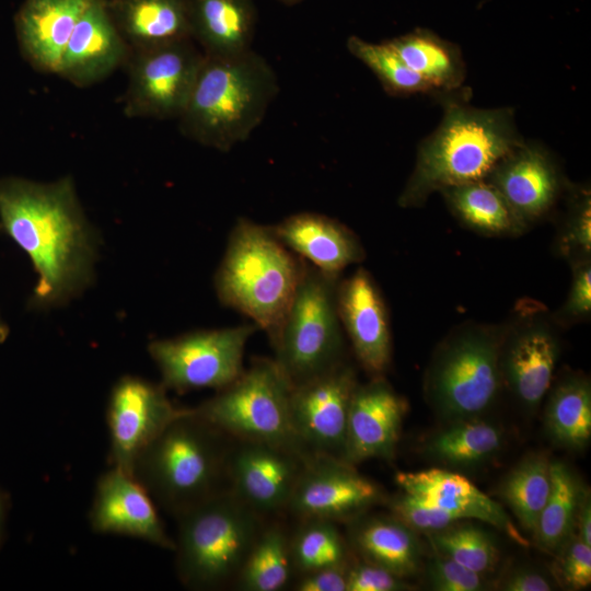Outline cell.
Segmentation results:
<instances>
[{"label":"cell","mask_w":591,"mask_h":591,"mask_svg":"<svg viewBox=\"0 0 591 591\" xmlns=\"http://www.w3.org/2000/svg\"><path fill=\"white\" fill-rule=\"evenodd\" d=\"M0 220L37 273L35 304H62L91 283L97 241L71 177L53 183L1 179Z\"/></svg>","instance_id":"obj_1"},{"label":"cell","mask_w":591,"mask_h":591,"mask_svg":"<svg viewBox=\"0 0 591 591\" xmlns=\"http://www.w3.org/2000/svg\"><path fill=\"white\" fill-rule=\"evenodd\" d=\"M442 101V120L419 146L414 171L398 197L401 207H417L434 192L485 179L524 142L510 108L482 109L453 97Z\"/></svg>","instance_id":"obj_2"},{"label":"cell","mask_w":591,"mask_h":591,"mask_svg":"<svg viewBox=\"0 0 591 591\" xmlns=\"http://www.w3.org/2000/svg\"><path fill=\"white\" fill-rule=\"evenodd\" d=\"M279 91L277 76L253 49L230 57L205 56L178 119L186 138L222 152L245 141Z\"/></svg>","instance_id":"obj_3"},{"label":"cell","mask_w":591,"mask_h":591,"mask_svg":"<svg viewBox=\"0 0 591 591\" xmlns=\"http://www.w3.org/2000/svg\"><path fill=\"white\" fill-rule=\"evenodd\" d=\"M231 443L229 436L185 408L138 455L132 476L177 518L228 489Z\"/></svg>","instance_id":"obj_4"},{"label":"cell","mask_w":591,"mask_h":591,"mask_svg":"<svg viewBox=\"0 0 591 591\" xmlns=\"http://www.w3.org/2000/svg\"><path fill=\"white\" fill-rule=\"evenodd\" d=\"M306 262L269 230L237 219L216 271L219 301L247 317L269 338L279 327L305 270Z\"/></svg>","instance_id":"obj_5"},{"label":"cell","mask_w":591,"mask_h":591,"mask_svg":"<svg viewBox=\"0 0 591 591\" xmlns=\"http://www.w3.org/2000/svg\"><path fill=\"white\" fill-rule=\"evenodd\" d=\"M176 571L192 590L232 587L264 522L223 490L177 518Z\"/></svg>","instance_id":"obj_6"},{"label":"cell","mask_w":591,"mask_h":591,"mask_svg":"<svg viewBox=\"0 0 591 591\" xmlns=\"http://www.w3.org/2000/svg\"><path fill=\"white\" fill-rule=\"evenodd\" d=\"M339 276L306 263L294 297L270 343L274 360L293 386L344 361L337 310Z\"/></svg>","instance_id":"obj_7"},{"label":"cell","mask_w":591,"mask_h":591,"mask_svg":"<svg viewBox=\"0 0 591 591\" xmlns=\"http://www.w3.org/2000/svg\"><path fill=\"white\" fill-rule=\"evenodd\" d=\"M502 336L483 326L456 331L437 349L425 380L429 405L448 422L480 417L502 383Z\"/></svg>","instance_id":"obj_8"},{"label":"cell","mask_w":591,"mask_h":591,"mask_svg":"<svg viewBox=\"0 0 591 591\" xmlns=\"http://www.w3.org/2000/svg\"><path fill=\"white\" fill-rule=\"evenodd\" d=\"M292 390L290 380L274 359L257 358L232 383L193 409L231 439L274 443L304 452L291 425Z\"/></svg>","instance_id":"obj_9"},{"label":"cell","mask_w":591,"mask_h":591,"mask_svg":"<svg viewBox=\"0 0 591 591\" xmlns=\"http://www.w3.org/2000/svg\"><path fill=\"white\" fill-rule=\"evenodd\" d=\"M253 325L205 329L174 338L153 340L148 351L157 363L165 389L186 392L220 390L244 370L243 357Z\"/></svg>","instance_id":"obj_10"},{"label":"cell","mask_w":591,"mask_h":591,"mask_svg":"<svg viewBox=\"0 0 591 591\" xmlns=\"http://www.w3.org/2000/svg\"><path fill=\"white\" fill-rule=\"evenodd\" d=\"M205 55L193 38L131 50L124 112L128 117L178 118Z\"/></svg>","instance_id":"obj_11"},{"label":"cell","mask_w":591,"mask_h":591,"mask_svg":"<svg viewBox=\"0 0 591 591\" xmlns=\"http://www.w3.org/2000/svg\"><path fill=\"white\" fill-rule=\"evenodd\" d=\"M357 384L355 369L344 360L293 386L291 425L296 440L305 453L344 461L348 412Z\"/></svg>","instance_id":"obj_12"},{"label":"cell","mask_w":591,"mask_h":591,"mask_svg":"<svg viewBox=\"0 0 591 591\" xmlns=\"http://www.w3.org/2000/svg\"><path fill=\"white\" fill-rule=\"evenodd\" d=\"M309 455L290 447L232 439L228 490L266 520L281 514Z\"/></svg>","instance_id":"obj_13"},{"label":"cell","mask_w":591,"mask_h":591,"mask_svg":"<svg viewBox=\"0 0 591 591\" xmlns=\"http://www.w3.org/2000/svg\"><path fill=\"white\" fill-rule=\"evenodd\" d=\"M382 500L380 487L360 475L355 465L333 456L311 454L286 512L297 520L350 522Z\"/></svg>","instance_id":"obj_14"},{"label":"cell","mask_w":591,"mask_h":591,"mask_svg":"<svg viewBox=\"0 0 591 591\" xmlns=\"http://www.w3.org/2000/svg\"><path fill=\"white\" fill-rule=\"evenodd\" d=\"M162 384L123 376L113 387L107 409L111 436L109 461L132 476L138 455L179 414Z\"/></svg>","instance_id":"obj_15"},{"label":"cell","mask_w":591,"mask_h":591,"mask_svg":"<svg viewBox=\"0 0 591 591\" xmlns=\"http://www.w3.org/2000/svg\"><path fill=\"white\" fill-rule=\"evenodd\" d=\"M408 405L381 376L357 384L350 401L344 461L392 459Z\"/></svg>","instance_id":"obj_16"},{"label":"cell","mask_w":591,"mask_h":591,"mask_svg":"<svg viewBox=\"0 0 591 591\" xmlns=\"http://www.w3.org/2000/svg\"><path fill=\"white\" fill-rule=\"evenodd\" d=\"M94 532L125 535L174 551L172 540L148 491L134 476L113 467L104 473L95 488L90 511Z\"/></svg>","instance_id":"obj_17"},{"label":"cell","mask_w":591,"mask_h":591,"mask_svg":"<svg viewBox=\"0 0 591 591\" xmlns=\"http://www.w3.org/2000/svg\"><path fill=\"white\" fill-rule=\"evenodd\" d=\"M337 310L361 367L381 376L391 362V332L383 299L363 268L338 282Z\"/></svg>","instance_id":"obj_18"},{"label":"cell","mask_w":591,"mask_h":591,"mask_svg":"<svg viewBox=\"0 0 591 591\" xmlns=\"http://www.w3.org/2000/svg\"><path fill=\"white\" fill-rule=\"evenodd\" d=\"M131 49L107 0H90L66 45L57 74L78 86L94 84L127 63Z\"/></svg>","instance_id":"obj_19"},{"label":"cell","mask_w":591,"mask_h":591,"mask_svg":"<svg viewBox=\"0 0 591 591\" xmlns=\"http://www.w3.org/2000/svg\"><path fill=\"white\" fill-rule=\"evenodd\" d=\"M559 351L556 334L542 321L522 323L502 336V383L525 409L535 410L548 393Z\"/></svg>","instance_id":"obj_20"},{"label":"cell","mask_w":591,"mask_h":591,"mask_svg":"<svg viewBox=\"0 0 591 591\" xmlns=\"http://www.w3.org/2000/svg\"><path fill=\"white\" fill-rule=\"evenodd\" d=\"M485 179L499 190L525 225L551 210L563 185L551 154L543 147L526 142L501 159Z\"/></svg>","instance_id":"obj_21"},{"label":"cell","mask_w":591,"mask_h":591,"mask_svg":"<svg viewBox=\"0 0 591 591\" xmlns=\"http://www.w3.org/2000/svg\"><path fill=\"white\" fill-rule=\"evenodd\" d=\"M395 482L401 490L442 509L460 520L476 519L497 528L521 545H528L517 525L494 499L463 475L445 468L398 472Z\"/></svg>","instance_id":"obj_22"},{"label":"cell","mask_w":591,"mask_h":591,"mask_svg":"<svg viewBox=\"0 0 591 591\" xmlns=\"http://www.w3.org/2000/svg\"><path fill=\"white\" fill-rule=\"evenodd\" d=\"M268 228L287 248L332 276H339L347 266L364 257L356 235L324 215L300 212Z\"/></svg>","instance_id":"obj_23"},{"label":"cell","mask_w":591,"mask_h":591,"mask_svg":"<svg viewBox=\"0 0 591 591\" xmlns=\"http://www.w3.org/2000/svg\"><path fill=\"white\" fill-rule=\"evenodd\" d=\"M90 0H24L16 16L23 55L42 72H58L71 33Z\"/></svg>","instance_id":"obj_24"},{"label":"cell","mask_w":591,"mask_h":591,"mask_svg":"<svg viewBox=\"0 0 591 591\" xmlns=\"http://www.w3.org/2000/svg\"><path fill=\"white\" fill-rule=\"evenodd\" d=\"M348 544L356 557L409 578L422 565L417 532L392 515L361 514L348 522Z\"/></svg>","instance_id":"obj_25"},{"label":"cell","mask_w":591,"mask_h":591,"mask_svg":"<svg viewBox=\"0 0 591 591\" xmlns=\"http://www.w3.org/2000/svg\"><path fill=\"white\" fill-rule=\"evenodd\" d=\"M192 38L205 56L230 57L252 49L253 0H188Z\"/></svg>","instance_id":"obj_26"},{"label":"cell","mask_w":591,"mask_h":591,"mask_svg":"<svg viewBox=\"0 0 591 591\" xmlns=\"http://www.w3.org/2000/svg\"><path fill=\"white\" fill-rule=\"evenodd\" d=\"M108 9L131 50L192 38L188 0H112Z\"/></svg>","instance_id":"obj_27"},{"label":"cell","mask_w":591,"mask_h":591,"mask_svg":"<svg viewBox=\"0 0 591 591\" xmlns=\"http://www.w3.org/2000/svg\"><path fill=\"white\" fill-rule=\"evenodd\" d=\"M402 60L433 92H455L465 79L460 49L427 30H415L387 40Z\"/></svg>","instance_id":"obj_28"},{"label":"cell","mask_w":591,"mask_h":591,"mask_svg":"<svg viewBox=\"0 0 591 591\" xmlns=\"http://www.w3.org/2000/svg\"><path fill=\"white\" fill-rule=\"evenodd\" d=\"M293 576L290 533L279 521L267 519L233 587L241 591H279Z\"/></svg>","instance_id":"obj_29"},{"label":"cell","mask_w":591,"mask_h":591,"mask_svg":"<svg viewBox=\"0 0 591 591\" xmlns=\"http://www.w3.org/2000/svg\"><path fill=\"white\" fill-rule=\"evenodd\" d=\"M441 193L454 216L475 231L515 235L525 229L503 196L486 179L452 186Z\"/></svg>","instance_id":"obj_30"},{"label":"cell","mask_w":591,"mask_h":591,"mask_svg":"<svg viewBox=\"0 0 591 591\" xmlns=\"http://www.w3.org/2000/svg\"><path fill=\"white\" fill-rule=\"evenodd\" d=\"M545 428L559 447L580 450L589 443L591 386L587 378L567 375L555 384L545 408Z\"/></svg>","instance_id":"obj_31"},{"label":"cell","mask_w":591,"mask_h":591,"mask_svg":"<svg viewBox=\"0 0 591 591\" xmlns=\"http://www.w3.org/2000/svg\"><path fill=\"white\" fill-rule=\"evenodd\" d=\"M502 443V429L476 417L448 422L425 447L429 456L443 464L468 467L493 457Z\"/></svg>","instance_id":"obj_32"},{"label":"cell","mask_w":591,"mask_h":591,"mask_svg":"<svg viewBox=\"0 0 591 591\" xmlns=\"http://www.w3.org/2000/svg\"><path fill=\"white\" fill-rule=\"evenodd\" d=\"M551 462L541 452L525 455L506 475L498 490L519 524L532 534L551 491Z\"/></svg>","instance_id":"obj_33"},{"label":"cell","mask_w":591,"mask_h":591,"mask_svg":"<svg viewBox=\"0 0 591 591\" xmlns=\"http://www.w3.org/2000/svg\"><path fill=\"white\" fill-rule=\"evenodd\" d=\"M552 486L534 531L536 544L556 551L575 533L576 517L584 488L561 461L551 462Z\"/></svg>","instance_id":"obj_34"},{"label":"cell","mask_w":591,"mask_h":591,"mask_svg":"<svg viewBox=\"0 0 591 591\" xmlns=\"http://www.w3.org/2000/svg\"><path fill=\"white\" fill-rule=\"evenodd\" d=\"M298 521L297 529L290 533L294 575L300 576L351 560L352 552L335 522L322 519Z\"/></svg>","instance_id":"obj_35"},{"label":"cell","mask_w":591,"mask_h":591,"mask_svg":"<svg viewBox=\"0 0 591 591\" xmlns=\"http://www.w3.org/2000/svg\"><path fill=\"white\" fill-rule=\"evenodd\" d=\"M426 534L433 551L471 570L487 575L498 564L499 549L495 538L487 530L472 522L459 520Z\"/></svg>","instance_id":"obj_36"},{"label":"cell","mask_w":591,"mask_h":591,"mask_svg":"<svg viewBox=\"0 0 591 591\" xmlns=\"http://www.w3.org/2000/svg\"><path fill=\"white\" fill-rule=\"evenodd\" d=\"M347 48L352 56L371 69L387 93L392 95H410L433 92L402 60L387 40L375 44L357 36H350L347 39Z\"/></svg>","instance_id":"obj_37"},{"label":"cell","mask_w":591,"mask_h":591,"mask_svg":"<svg viewBox=\"0 0 591 591\" xmlns=\"http://www.w3.org/2000/svg\"><path fill=\"white\" fill-rule=\"evenodd\" d=\"M425 572L428 587L434 591H483L487 588L486 575L436 551L428 558Z\"/></svg>","instance_id":"obj_38"},{"label":"cell","mask_w":591,"mask_h":591,"mask_svg":"<svg viewBox=\"0 0 591 591\" xmlns=\"http://www.w3.org/2000/svg\"><path fill=\"white\" fill-rule=\"evenodd\" d=\"M554 571L569 590L586 589L591 583V546L573 533L555 553Z\"/></svg>","instance_id":"obj_39"},{"label":"cell","mask_w":591,"mask_h":591,"mask_svg":"<svg viewBox=\"0 0 591 591\" xmlns=\"http://www.w3.org/2000/svg\"><path fill=\"white\" fill-rule=\"evenodd\" d=\"M560 239L564 254L577 259L590 258L591 252V200L587 190L576 193Z\"/></svg>","instance_id":"obj_40"},{"label":"cell","mask_w":591,"mask_h":591,"mask_svg":"<svg viewBox=\"0 0 591 591\" xmlns=\"http://www.w3.org/2000/svg\"><path fill=\"white\" fill-rule=\"evenodd\" d=\"M392 514L414 531L429 533L459 521L455 515L405 493L390 500Z\"/></svg>","instance_id":"obj_41"},{"label":"cell","mask_w":591,"mask_h":591,"mask_svg":"<svg viewBox=\"0 0 591 591\" xmlns=\"http://www.w3.org/2000/svg\"><path fill=\"white\" fill-rule=\"evenodd\" d=\"M413 586L390 570L352 557L348 568L347 591H407Z\"/></svg>","instance_id":"obj_42"},{"label":"cell","mask_w":591,"mask_h":591,"mask_svg":"<svg viewBox=\"0 0 591 591\" xmlns=\"http://www.w3.org/2000/svg\"><path fill=\"white\" fill-rule=\"evenodd\" d=\"M591 312V265L590 258L575 260L573 276L568 298L560 315L566 320H579Z\"/></svg>","instance_id":"obj_43"},{"label":"cell","mask_w":591,"mask_h":591,"mask_svg":"<svg viewBox=\"0 0 591 591\" xmlns=\"http://www.w3.org/2000/svg\"><path fill=\"white\" fill-rule=\"evenodd\" d=\"M350 561L300 575L293 589L297 591H347Z\"/></svg>","instance_id":"obj_44"},{"label":"cell","mask_w":591,"mask_h":591,"mask_svg":"<svg viewBox=\"0 0 591 591\" xmlns=\"http://www.w3.org/2000/svg\"><path fill=\"white\" fill-rule=\"evenodd\" d=\"M497 588L503 591H551L554 584L551 579L529 567H518L507 572Z\"/></svg>","instance_id":"obj_45"},{"label":"cell","mask_w":591,"mask_h":591,"mask_svg":"<svg viewBox=\"0 0 591 591\" xmlns=\"http://www.w3.org/2000/svg\"><path fill=\"white\" fill-rule=\"evenodd\" d=\"M575 533L591 546V501L587 489L583 490L578 507Z\"/></svg>","instance_id":"obj_46"},{"label":"cell","mask_w":591,"mask_h":591,"mask_svg":"<svg viewBox=\"0 0 591 591\" xmlns=\"http://www.w3.org/2000/svg\"><path fill=\"white\" fill-rule=\"evenodd\" d=\"M5 511H7V500L3 494L0 491V544L2 542L3 534H4Z\"/></svg>","instance_id":"obj_47"},{"label":"cell","mask_w":591,"mask_h":591,"mask_svg":"<svg viewBox=\"0 0 591 591\" xmlns=\"http://www.w3.org/2000/svg\"><path fill=\"white\" fill-rule=\"evenodd\" d=\"M7 335H8V328L0 320V343L5 339Z\"/></svg>","instance_id":"obj_48"},{"label":"cell","mask_w":591,"mask_h":591,"mask_svg":"<svg viewBox=\"0 0 591 591\" xmlns=\"http://www.w3.org/2000/svg\"><path fill=\"white\" fill-rule=\"evenodd\" d=\"M283 2H287V3H293V2H297V1H300V0H281Z\"/></svg>","instance_id":"obj_49"}]
</instances>
